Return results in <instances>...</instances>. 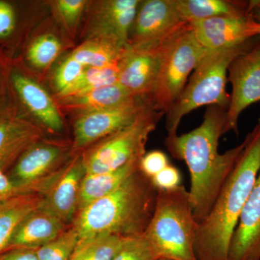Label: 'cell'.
Instances as JSON below:
<instances>
[{"label": "cell", "instance_id": "obj_22", "mask_svg": "<svg viewBox=\"0 0 260 260\" xmlns=\"http://www.w3.org/2000/svg\"><path fill=\"white\" fill-rule=\"evenodd\" d=\"M183 21L190 23L205 19L245 14L249 12V1L231 0H175Z\"/></svg>", "mask_w": 260, "mask_h": 260}, {"label": "cell", "instance_id": "obj_17", "mask_svg": "<svg viewBox=\"0 0 260 260\" xmlns=\"http://www.w3.org/2000/svg\"><path fill=\"white\" fill-rule=\"evenodd\" d=\"M42 137V130L28 121L19 119L0 121V170L8 172L22 154Z\"/></svg>", "mask_w": 260, "mask_h": 260}, {"label": "cell", "instance_id": "obj_20", "mask_svg": "<svg viewBox=\"0 0 260 260\" xmlns=\"http://www.w3.org/2000/svg\"><path fill=\"white\" fill-rule=\"evenodd\" d=\"M141 158L134 159L124 167L112 172L85 174L80 187L78 211L115 190L128 178L138 172Z\"/></svg>", "mask_w": 260, "mask_h": 260}, {"label": "cell", "instance_id": "obj_15", "mask_svg": "<svg viewBox=\"0 0 260 260\" xmlns=\"http://www.w3.org/2000/svg\"><path fill=\"white\" fill-rule=\"evenodd\" d=\"M229 260H260V170L233 234Z\"/></svg>", "mask_w": 260, "mask_h": 260}, {"label": "cell", "instance_id": "obj_6", "mask_svg": "<svg viewBox=\"0 0 260 260\" xmlns=\"http://www.w3.org/2000/svg\"><path fill=\"white\" fill-rule=\"evenodd\" d=\"M209 51L198 42L189 24L168 39L151 97L157 110L167 114Z\"/></svg>", "mask_w": 260, "mask_h": 260}, {"label": "cell", "instance_id": "obj_27", "mask_svg": "<svg viewBox=\"0 0 260 260\" xmlns=\"http://www.w3.org/2000/svg\"><path fill=\"white\" fill-rule=\"evenodd\" d=\"M79 237L70 225L68 230L37 249L39 260H70Z\"/></svg>", "mask_w": 260, "mask_h": 260}, {"label": "cell", "instance_id": "obj_23", "mask_svg": "<svg viewBox=\"0 0 260 260\" xmlns=\"http://www.w3.org/2000/svg\"><path fill=\"white\" fill-rule=\"evenodd\" d=\"M43 196L24 194L0 203V254L20 222L42 204Z\"/></svg>", "mask_w": 260, "mask_h": 260}, {"label": "cell", "instance_id": "obj_10", "mask_svg": "<svg viewBox=\"0 0 260 260\" xmlns=\"http://www.w3.org/2000/svg\"><path fill=\"white\" fill-rule=\"evenodd\" d=\"M232 85L230 104L225 112L224 135L239 134L241 114L251 104L260 102V39L234 59L228 71Z\"/></svg>", "mask_w": 260, "mask_h": 260}, {"label": "cell", "instance_id": "obj_12", "mask_svg": "<svg viewBox=\"0 0 260 260\" xmlns=\"http://www.w3.org/2000/svg\"><path fill=\"white\" fill-rule=\"evenodd\" d=\"M169 38L161 42L141 47L126 46L119 63L117 83L134 96L151 98L164 46Z\"/></svg>", "mask_w": 260, "mask_h": 260}, {"label": "cell", "instance_id": "obj_18", "mask_svg": "<svg viewBox=\"0 0 260 260\" xmlns=\"http://www.w3.org/2000/svg\"><path fill=\"white\" fill-rule=\"evenodd\" d=\"M140 3L138 0H110L102 3L99 10L100 39L126 47Z\"/></svg>", "mask_w": 260, "mask_h": 260}, {"label": "cell", "instance_id": "obj_13", "mask_svg": "<svg viewBox=\"0 0 260 260\" xmlns=\"http://www.w3.org/2000/svg\"><path fill=\"white\" fill-rule=\"evenodd\" d=\"M195 37L210 51L235 47L260 37V24L250 14L225 15L189 23Z\"/></svg>", "mask_w": 260, "mask_h": 260}, {"label": "cell", "instance_id": "obj_2", "mask_svg": "<svg viewBox=\"0 0 260 260\" xmlns=\"http://www.w3.org/2000/svg\"><path fill=\"white\" fill-rule=\"evenodd\" d=\"M244 141L242 153L210 213L197 226V260H229L233 234L260 170V120Z\"/></svg>", "mask_w": 260, "mask_h": 260}, {"label": "cell", "instance_id": "obj_36", "mask_svg": "<svg viewBox=\"0 0 260 260\" xmlns=\"http://www.w3.org/2000/svg\"><path fill=\"white\" fill-rule=\"evenodd\" d=\"M0 260H39V257L37 249L16 248L2 252Z\"/></svg>", "mask_w": 260, "mask_h": 260}, {"label": "cell", "instance_id": "obj_28", "mask_svg": "<svg viewBox=\"0 0 260 260\" xmlns=\"http://www.w3.org/2000/svg\"><path fill=\"white\" fill-rule=\"evenodd\" d=\"M61 43L52 34H44L30 44L28 59L34 67L44 69L51 64L61 51Z\"/></svg>", "mask_w": 260, "mask_h": 260}, {"label": "cell", "instance_id": "obj_1", "mask_svg": "<svg viewBox=\"0 0 260 260\" xmlns=\"http://www.w3.org/2000/svg\"><path fill=\"white\" fill-rule=\"evenodd\" d=\"M225 112L221 107H208L198 127L185 134L167 136L164 142L173 158L184 160L189 169V191L198 224L210 213L244 148L243 141L224 153H218Z\"/></svg>", "mask_w": 260, "mask_h": 260}, {"label": "cell", "instance_id": "obj_25", "mask_svg": "<svg viewBox=\"0 0 260 260\" xmlns=\"http://www.w3.org/2000/svg\"><path fill=\"white\" fill-rule=\"evenodd\" d=\"M131 238L103 234L80 239L70 260H112Z\"/></svg>", "mask_w": 260, "mask_h": 260}, {"label": "cell", "instance_id": "obj_35", "mask_svg": "<svg viewBox=\"0 0 260 260\" xmlns=\"http://www.w3.org/2000/svg\"><path fill=\"white\" fill-rule=\"evenodd\" d=\"M24 194H31L15 185L6 172L0 170V203Z\"/></svg>", "mask_w": 260, "mask_h": 260}, {"label": "cell", "instance_id": "obj_4", "mask_svg": "<svg viewBox=\"0 0 260 260\" xmlns=\"http://www.w3.org/2000/svg\"><path fill=\"white\" fill-rule=\"evenodd\" d=\"M197 226L189 191L181 185L158 190L155 210L144 235L160 259L197 260Z\"/></svg>", "mask_w": 260, "mask_h": 260}, {"label": "cell", "instance_id": "obj_21", "mask_svg": "<svg viewBox=\"0 0 260 260\" xmlns=\"http://www.w3.org/2000/svg\"><path fill=\"white\" fill-rule=\"evenodd\" d=\"M135 97L117 83L60 100L65 107L83 113L119 107Z\"/></svg>", "mask_w": 260, "mask_h": 260}, {"label": "cell", "instance_id": "obj_34", "mask_svg": "<svg viewBox=\"0 0 260 260\" xmlns=\"http://www.w3.org/2000/svg\"><path fill=\"white\" fill-rule=\"evenodd\" d=\"M15 26V14L13 7L0 1V39L9 37Z\"/></svg>", "mask_w": 260, "mask_h": 260}, {"label": "cell", "instance_id": "obj_29", "mask_svg": "<svg viewBox=\"0 0 260 260\" xmlns=\"http://www.w3.org/2000/svg\"><path fill=\"white\" fill-rule=\"evenodd\" d=\"M144 234L133 237L112 260H160Z\"/></svg>", "mask_w": 260, "mask_h": 260}, {"label": "cell", "instance_id": "obj_5", "mask_svg": "<svg viewBox=\"0 0 260 260\" xmlns=\"http://www.w3.org/2000/svg\"><path fill=\"white\" fill-rule=\"evenodd\" d=\"M256 38L235 47L207 54L191 75L181 95L166 114L167 136L177 135L182 118L194 109L215 106L227 110L231 99L226 91L229 66L236 57L257 40Z\"/></svg>", "mask_w": 260, "mask_h": 260}, {"label": "cell", "instance_id": "obj_30", "mask_svg": "<svg viewBox=\"0 0 260 260\" xmlns=\"http://www.w3.org/2000/svg\"><path fill=\"white\" fill-rule=\"evenodd\" d=\"M85 69L83 64L70 55L59 65L54 78L59 97L78 81Z\"/></svg>", "mask_w": 260, "mask_h": 260}, {"label": "cell", "instance_id": "obj_37", "mask_svg": "<svg viewBox=\"0 0 260 260\" xmlns=\"http://www.w3.org/2000/svg\"><path fill=\"white\" fill-rule=\"evenodd\" d=\"M249 11L252 18L260 24V0L249 1Z\"/></svg>", "mask_w": 260, "mask_h": 260}, {"label": "cell", "instance_id": "obj_8", "mask_svg": "<svg viewBox=\"0 0 260 260\" xmlns=\"http://www.w3.org/2000/svg\"><path fill=\"white\" fill-rule=\"evenodd\" d=\"M74 154L73 145L41 140L22 154L7 174L18 187L43 196Z\"/></svg>", "mask_w": 260, "mask_h": 260}, {"label": "cell", "instance_id": "obj_33", "mask_svg": "<svg viewBox=\"0 0 260 260\" xmlns=\"http://www.w3.org/2000/svg\"><path fill=\"white\" fill-rule=\"evenodd\" d=\"M86 2L84 0H59L56 3L63 19L69 25H74L79 19Z\"/></svg>", "mask_w": 260, "mask_h": 260}, {"label": "cell", "instance_id": "obj_24", "mask_svg": "<svg viewBox=\"0 0 260 260\" xmlns=\"http://www.w3.org/2000/svg\"><path fill=\"white\" fill-rule=\"evenodd\" d=\"M126 47L99 38V41L87 42L77 48L70 56L85 68H107L119 64Z\"/></svg>", "mask_w": 260, "mask_h": 260}, {"label": "cell", "instance_id": "obj_14", "mask_svg": "<svg viewBox=\"0 0 260 260\" xmlns=\"http://www.w3.org/2000/svg\"><path fill=\"white\" fill-rule=\"evenodd\" d=\"M85 174L82 153H75L43 195L42 206L67 225H72L78 212L80 187Z\"/></svg>", "mask_w": 260, "mask_h": 260}, {"label": "cell", "instance_id": "obj_38", "mask_svg": "<svg viewBox=\"0 0 260 260\" xmlns=\"http://www.w3.org/2000/svg\"><path fill=\"white\" fill-rule=\"evenodd\" d=\"M160 260H170V259H160Z\"/></svg>", "mask_w": 260, "mask_h": 260}, {"label": "cell", "instance_id": "obj_9", "mask_svg": "<svg viewBox=\"0 0 260 260\" xmlns=\"http://www.w3.org/2000/svg\"><path fill=\"white\" fill-rule=\"evenodd\" d=\"M153 104L151 98L135 97L119 107L81 113L73 125V151L82 153L98 142L129 125Z\"/></svg>", "mask_w": 260, "mask_h": 260}, {"label": "cell", "instance_id": "obj_32", "mask_svg": "<svg viewBox=\"0 0 260 260\" xmlns=\"http://www.w3.org/2000/svg\"><path fill=\"white\" fill-rule=\"evenodd\" d=\"M151 179L158 190H171L181 185L180 171L171 164Z\"/></svg>", "mask_w": 260, "mask_h": 260}, {"label": "cell", "instance_id": "obj_16", "mask_svg": "<svg viewBox=\"0 0 260 260\" xmlns=\"http://www.w3.org/2000/svg\"><path fill=\"white\" fill-rule=\"evenodd\" d=\"M70 227L41 205L20 222L4 251L16 248L37 249L55 239Z\"/></svg>", "mask_w": 260, "mask_h": 260}, {"label": "cell", "instance_id": "obj_11", "mask_svg": "<svg viewBox=\"0 0 260 260\" xmlns=\"http://www.w3.org/2000/svg\"><path fill=\"white\" fill-rule=\"evenodd\" d=\"M186 24L179 15L175 0L140 1L127 45L141 47L161 42Z\"/></svg>", "mask_w": 260, "mask_h": 260}, {"label": "cell", "instance_id": "obj_31", "mask_svg": "<svg viewBox=\"0 0 260 260\" xmlns=\"http://www.w3.org/2000/svg\"><path fill=\"white\" fill-rule=\"evenodd\" d=\"M168 165H169V159L165 153L160 150H153L145 153L140 159V170L151 179Z\"/></svg>", "mask_w": 260, "mask_h": 260}, {"label": "cell", "instance_id": "obj_7", "mask_svg": "<svg viewBox=\"0 0 260 260\" xmlns=\"http://www.w3.org/2000/svg\"><path fill=\"white\" fill-rule=\"evenodd\" d=\"M164 114L151 104L129 125L82 152L86 174L112 172L143 157L149 135Z\"/></svg>", "mask_w": 260, "mask_h": 260}, {"label": "cell", "instance_id": "obj_26", "mask_svg": "<svg viewBox=\"0 0 260 260\" xmlns=\"http://www.w3.org/2000/svg\"><path fill=\"white\" fill-rule=\"evenodd\" d=\"M119 64L107 68H87L78 81L60 99L79 95L93 89L117 83Z\"/></svg>", "mask_w": 260, "mask_h": 260}, {"label": "cell", "instance_id": "obj_19", "mask_svg": "<svg viewBox=\"0 0 260 260\" xmlns=\"http://www.w3.org/2000/svg\"><path fill=\"white\" fill-rule=\"evenodd\" d=\"M13 83L22 102L47 129L61 133L64 122L49 93L34 80L20 74L13 75Z\"/></svg>", "mask_w": 260, "mask_h": 260}, {"label": "cell", "instance_id": "obj_3", "mask_svg": "<svg viewBox=\"0 0 260 260\" xmlns=\"http://www.w3.org/2000/svg\"><path fill=\"white\" fill-rule=\"evenodd\" d=\"M158 189L140 170L121 186L78 210L71 226L80 239L112 234L143 235L153 217Z\"/></svg>", "mask_w": 260, "mask_h": 260}]
</instances>
